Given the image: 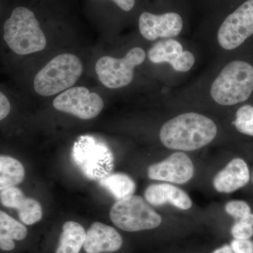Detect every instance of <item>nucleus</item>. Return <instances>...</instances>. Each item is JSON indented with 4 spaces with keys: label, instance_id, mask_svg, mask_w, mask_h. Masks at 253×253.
<instances>
[{
    "label": "nucleus",
    "instance_id": "1",
    "mask_svg": "<svg viewBox=\"0 0 253 253\" xmlns=\"http://www.w3.org/2000/svg\"><path fill=\"white\" fill-rule=\"evenodd\" d=\"M217 133L215 123L209 118L199 113H186L165 123L160 138L168 149L191 151L210 144Z\"/></svg>",
    "mask_w": 253,
    "mask_h": 253
},
{
    "label": "nucleus",
    "instance_id": "2",
    "mask_svg": "<svg viewBox=\"0 0 253 253\" xmlns=\"http://www.w3.org/2000/svg\"><path fill=\"white\" fill-rule=\"evenodd\" d=\"M4 39L16 54L28 55L41 51L46 45V37L34 13L18 6L4 25Z\"/></svg>",
    "mask_w": 253,
    "mask_h": 253
},
{
    "label": "nucleus",
    "instance_id": "3",
    "mask_svg": "<svg viewBox=\"0 0 253 253\" xmlns=\"http://www.w3.org/2000/svg\"><path fill=\"white\" fill-rule=\"evenodd\" d=\"M253 91V67L234 61L226 65L211 86L213 100L221 106H233L246 101Z\"/></svg>",
    "mask_w": 253,
    "mask_h": 253
},
{
    "label": "nucleus",
    "instance_id": "4",
    "mask_svg": "<svg viewBox=\"0 0 253 253\" xmlns=\"http://www.w3.org/2000/svg\"><path fill=\"white\" fill-rule=\"evenodd\" d=\"M83 72V65L77 56L62 54L53 58L34 79V89L43 96H53L72 87Z\"/></svg>",
    "mask_w": 253,
    "mask_h": 253
},
{
    "label": "nucleus",
    "instance_id": "5",
    "mask_svg": "<svg viewBox=\"0 0 253 253\" xmlns=\"http://www.w3.org/2000/svg\"><path fill=\"white\" fill-rule=\"evenodd\" d=\"M113 224L123 231H139L161 225L162 217L139 196H131L118 201L110 212Z\"/></svg>",
    "mask_w": 253,
    "mask_h": 253
},
{
    "label": "nucleus",
    "instance_id": "6",
    "mask_svg": "<svg viewBox=\"0 0 253 253\" xmlns=\"http://www.w3.org/2000/svg\"><path fill=\"white\" fill-rule=\"evenodd\" d=\"M72 156L83 174L93 180L102 179L113 168L111 151L91 136H83L75 144Z\"/></svg>",
    "mask_w": 253,
    "mask_h": 253
},
{
    "label": "nucleus",
    "instance_id": "7",
    "mask_svg": "<svg viewBox=\"0 0 253 253\" xmlns=\"http://www.w3.org/2000/svg\"><path fill=\"white\" fill-rule=\"evenodd\" d=\"M146 53L140 47L129 50L122 59L106 56L100 58L95 66L99 80L110 89H118L130 84L136 66L144 62Z\"/></svg>",
    "mask_w": 253,
    "mask_h": 253
},
{
    "label": "nucleus",
    "instance_id": "8",
    "mask_svg": "<svg viewBox=\"0 0 253 253\" xmlns=\"http://www.w3.org/2000/svg\"><path fill=\"white\" fill-rule=\"evenodd\" d=\"M253 35V0H248L221 23L217 33L219 45L236 49Z\"/></svg>",
    "mask_w": 253,
    "mask_h": 253
},
{
    "label": "nucleus",
    "instance_id": "9",
    "mask_svg": "<svg viewBox=\"0 0 253 253\" xmlns=\"http://www.w3.org/2000/svg\"><path fill=\"white\" fill-rule=\"evenodd\" d=\"M53 106L58 111L69 113L82 120L99 116L104 103L99 94L83 86L71 87L55 98Z\"/></svg>",
    "mask_w": 253,
    "mask_h": 253
},
{
    "label": "nucleus",
    "instance_id": "10",
    "mask_svg": "<svg viewBox=\"0 0 253 253\" xmlns=\"http://www.w3.org/2000/svg\"><path fill=\"white\" fill-rule=\"evenodd\" d=\"M194 167L187 155L174 153L161 162L151 165L148 169V176L153 180L168 181L183 184L194 176Z\"/></svg>",
    "mask_w": 253,
    "mask_h": 253
},
{
    "label": "nucleus",
    "instance_id": "11",
    "mask_svg": "<svg viewBox=\"0 0 253 253\" xmlns=\"http://www.w3.org/2000/svg\"><path fill=\"white\" fill-rule=\"evenodd\" d=\"M139 27L141 36L152 41L177 36L182 30L183 21L180 15L174 12L161 15L144 12L139 16Z\"/></svg>",
    "mask_w": 253,
    "mask_h": 253
},
{
    "label": "nucleus",
    "instance_id": "12",
    "mask_svg": "<svg viewBox=\"0 0 253 253\" xmlns=\"http://www.w3.org/2000/svg\"><path fill=\"white\" fill-rule=\"evenodd\" d=\"M148 56L152 63H169L178 72H187L195 63L194 54L184 51L180 43L172 39L158 42L150 49Z\"/></svg>",
    "mask_w": 253,
    "mask_h": 253
},
{
    "label": "nucleus",
    "instance_id": "13",
    "mask_svg": "<svg viewBox=\"0 0 253 253\" xmlns=\"http://www.w3.org/2000/svg\"><path fill=\"white\" fill-rule=\"evenodd\" d=\"M0 204L5 208L17 211L20 220L25 225H32L41 220L42 209L36 200L26 197L18 186L0 191Z\"/></svg>",
    "mask_w": 253,
    "mask_h": 253
},
{
    "label": "nucleus",
    "instance_id": "14",
    "mask_svg": "<svg viewBox=\"0 0 253 253\" xmlns=\"http://www.w3.org/2000/svg\"><path fill=\"white\" fill-rule=\"evenodd\" d=\"M121 234L112 226L94 222L86 231L84 249L86 253H113L123 246Z\"/></svg>",
    "mask_w": 253,
    "mask_h": 253
},
{
    "label": "nucleus",
    "instance_id": "15",
    "mask_svg": "<svg viewBox=\"0 0 253 253\" xmlns=\"http://www.w3.org/2000/svg\"><path fill=\"white\" fill-rule=\"evenodd\" d=\"M250 180V171L247 163L236 158L228 163L213 179V186L218 192L230 194L244 187Z\"/></svg>",
    "mask_w": 253,
    "mask_h": 253
},
{
    "label": "nucleus",
    "instance_id": "16",
    "mask_svg": "<svg viewBox=\"0 0 253 253\" xmlns=\"http://www.w3.org/2000/svg\"><path fill=\"white\" fill-rule=\"evenodd\" d=\"M144 196L146 201L154 206L171 204L184 211L192 207V201L188 194L172 184H151L145 191Z\"/></svg>",
    "mask_w": 253,
    "mask_h": 253
},
{
    "label": "nucleus",
    "instance_id": "17",
    "mask_svg": "<svg viewBox=\"0 0 253 253\" xmlns=\"http://www.w3.org/2000/svg\"><path fill=\"white\" fill-rule=\"evenodd\" d=\"M28 236L25 224L0 210V250L4 252L14 251L16 241H22Z\"/></svg>",
    "mask_w": 253,
    "mask_h": 253
},
{
    "label": "nucleus",
    "instance_id": "18",
    "mask_svg": "<svg viewBox=\"0 0 253 253\" xmlns=\"http://www.w3.org/2000/svg\"><path fill=\"white\" fill-rule=\"evenodd\" d=\"M86 231L76 221H66L63 225L62 233L56 253H79L84 246Z\"/></svg>",
    "mask_w": 253,
    "mask_h": 253
},
{
    "label": "nucleus",
    "instance_id": "19",
    "mask_svg": "<svg viewBox=\"0 0 253 253\" xmlns=\"http://www.w3.org/2000/svg\"><path fill=\"white\" fill-rule=\"evenodd\" d=\"M26 169L17 158L0 154V191L11 186H17L23 182Z\"/></svg>",
    "mask_w": 253,
    "mask_h": 253
},
{
    "label": "nucleus",
    "instance_id": "20",
    "mask_svg": "<svg viewBox=\"0 0 253 253\" xmlns=\"http://www.w3.org/2000/svg\"><path fill=\"white\" fill-rule=\"evenodd\" d=\"M99 184L109 191L117 201L132 196L136 189L134 180L123 173L107 174L100 179Z\"/></svg>",
    "mask_w": 253,
    "mask_h": 253
},
{
    "label": "nucleus",
    "instance_id": "21",
    "mask_svg": "<svg viewBox=\"0 0 253 253\" xmlns=\"http://www.w3.org/2000/svg\"><path fill=\"white\" fill-rule=\"evenodd\" d=\"M234 126L239 132L253 136V106L245 105L236 112Z\"/></svg>",
    "mask_w": 253,
    "mask_h": 253
},
{
    "label": "nucleus",
    "instance_id": "22",
    "mask_svg": "<svg viewBox=\"0 0 253 253\" xmlns=\"http://www.w3.org/2000/svg\"><path fill=\"white\" fill-rule=\"evenodd\" d=\"M225 211L236 221L243 219L251 213L249 205L244 201H231L227 203L225 206Z\"/></svg>",
    "mask_w": 253,
    "mask_h": 253
},
{
    "label": "nucleus",
    "instance_id": "23",
    "mask_svg": "<svg viewBox=\"0 0 253 253\" xmlns=\"http://www.w3.org/2000/svg\"><path fill=\"white\" fill-rule=\"evenodd\" d=\"M231 232L235 239H249L253 236V226L241 221H236L231 228Z\"/></svg>",
    "mask_w": 253,
    "mask_h": 253
},
{
    "label": "nucleus",
    "instance_id": "24",
    "mask_svg": "<svg viewBox=\"0 0 253 253\" xmlns=\"http://www.w3.org/2000/svg\"><path fill=\"white\" fill-rule=\"evenodd\" d=\"M230 246L234 253H253V242L249 239H234Z\"/></svg>",
    "mask_w": 253,
    "mask_h": 253
},
{
    "label": "nucleus",
    "instance_id": "25",
    "mask_svg": "<svg viewBox=\"0 0 253 253\" xmlns=\"http://www.w3.org/2000/svg\"><path fill=\"white\" fill-rule=\"evenodd\" d=\"M11 111V104L9 100L4 93L0 91V121L5 119Z\"/></svg>",
    "mask_w": 253,
    "mask_h": 253
},
{
    "label": "nucleus",
    "instance_id": "26",
    "mask_svg": "<svg viewBox=\"0 0 253 253\" xmlns=\"http://www.w3.org/2000/svg\"><path fill=\"white\" fill-rule=\"evenodd\" d=\"M112 1L125 11H130L135 4V0H112Z\"/></svg>",
    "mask_w": 253,
    "mask_h": 253
},
{
    "label": "nucleus",
    "instance_id": "27",
    "mask_svg": "<svg viewBox=\"0 0 253 253\" xmlns=\"http://www.w3.org/2000/svg\"><path fill=\"white\" fill-rule=\"evenodd\" d=\"M213 253H234L233 252L232 249H231L230 246L225 245V246H222V247L219 248L213 252Z\"/></svg>",
    "mask_w": 253,
    "mask_h": 253
},
{
    "label": "nucleus",
    "instance_id": "28",
    "mask_svg": "<svg viewBox=\"0 0 253 253\" xmlns=\"http://www.w3.org/2000/svg\"><path fill=\"white\" fill-rule=\"evenodd\" d=\"M238 221H242V222L246 223V224H249V225L253 226V214L250 213L247 216Z\"/></svg>",
    "mask_w": 253,
    "mask_h": 253
},
{
    "label": "nucleus",
    "instance_id": "29",
    "mask_svg": "<svg viewBox=\"0 0 253 253\" xmlns=\"http://www.w3.org/2000/svg\"><path fill=\"white\" fill-rule=\"evenodd\" d=\"M252 182L253 184V174H252Z\"/></svg>",
    "mask_w": 253,
    "mask_h": 253
}]
</instances>
